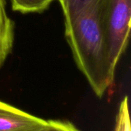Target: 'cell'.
<instances>
[{
    "instance_id": "obj_1",
    "label": "cell",
    "mask_w": 131,
    "mask_h": 131,
    "mask_svg": "<svg viewBox=\"0 0 131 131\" xmlns=\"http://www.w3.org/2000/svg\"><path fill=\"white\" fill-rule=\"evenodd\" d=\"M99 5V4H98ZM98 5L64 19L65 37L79 69L101 98L114 80Z\"/></svg>"
},
{
    "instance_id": "obj_2",
    "label": "cell",
    "mask_w": 131,
    "mask_h": 131,
    "mask_svg": "<svg viewBox=\"0 0 131 131\" xmlns=\"http://www.w3.org/2000/svg\"><path fill=\"white\" fill-rule=\"evenodd\" d=\"M98 11L114 72L127 49L130 30L131 0H101Z\"/></svg>"
},
{
    "instance_id": "obj_3",
    "label": "cell",
    "mask_w": 131,
    "mask_h": 131,
    "mask_svg": "<svg viewBox=\"0 0 131 131\" xmlns=\"http://www.w3.org/2000/svg\"><path fill=\"white\" fill-rule=\"evenodd\" d=\"M47 120L0 101V131H37Z\"/></svg>"
},
{
    "instance_id": "obj_4",
    "label": "cell",
    "mask_w": 131,
    "mask_h": 131,
    "mask_svg": "<svg viewBox=\"0 0 131 131\" xmlns=\"http://www.w3.org/2000/svg\"><path fill=\"white\" fill-rule=\"evenodd\" d=\"M14 22L6 12V0H0V68L12 51Z\"/></svg>"
},
{
    "instance_id": "obj_5",
    "label": "cell",
    "mask_w": 131,
    "mask_h": 131,
    "mask_svg": "<svg viewBox=\"0 0 131 131\" xmlns=\"http://www.w3.org/2000/svg\"><path fill=\"white\" fill-rule=\"evenodd\" d=\"M59 1L65 19L76 16L81 12L97 5L101 0H58Z\"/></svg>"
},
{
    "instance_id": "obj_6",
    "label": "cell",
    "mask_w": 131,
    "mask_h": 131,
    "mask_svg": "<svg viewBox=\"0 0 131 131\" xmlns=\"http://www.w3.org/2000/svg\"><path fill=\"white\" fill-rule=\"evenodd\" d=\"M54 0H11L14 11L22 13L41 12L48 8Z\"/></svg>"
},
{
    "instance_id": "obj_7",
    "label": "cell",
    "mask_w": 131,
    "mask_h": 131,
    "mask_svg": "<svg viewBox=\"0 0 131 131\" xmlns=\"http://www.w3.org/2000/svg\"><path fill=\"white\" fill-rule=\"evenodd\" d=\"M114 131H131L127 97H125L121 103L119 111L117 115Z\"/></svg>"
},
{
    "instance_id": "obj_8",
    "label": "cell",
    "mask_w": 131,
    "mask_h": 131,
    "mask_svg": "<svg viewBox=\"0 0 131 131\" xmlns=\"http://www.w3.org/2000/svg\"><path fill=\"white\" fill-rule=\"evenodd\" d=\"M37 131H80L68 121L47 120V124Z\"/></svg>"
}]
</instances>
